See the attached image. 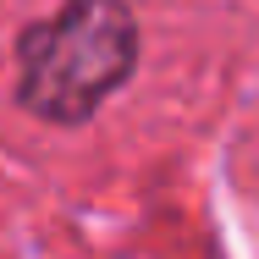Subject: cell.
I'll list each match as a JSON object with an SVG mask.
<instances>
[{
  "label": "cell",
  "mask_w": 259,
  "mask_h": 259,
  "mask_svg": "<svg viewBox=\"0 0 259 259\" xmlns=\"http://www.w3.org/2000/svg\"><path fill=\"white\" fill-rule=\"evenodd\" d=\"M138 61V22L121 0H66L17 45V100L45 121L94 116Z\"/></svg>",
  "instance_id": "1"
}]
</instances>
